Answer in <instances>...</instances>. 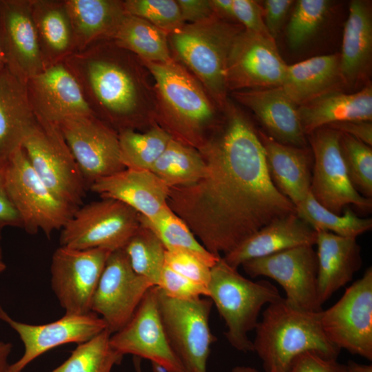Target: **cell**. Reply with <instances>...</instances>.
Segmentation results:
<instances>
[{
    "instance_id": "cell-1",
    "label": "cell",
    "mask_w": 372,
    "mask_h": 372,
    "mask_svg": "<svg viewBox=\"0 0 372 372\" xmlns=\"http://www.w3.org/2000/svg\"><path fill=\"white\" fill-rule=\"evenodd\" d=\"M222 113L198 149L205 164L203 176L169 188L167 201L203 246L220 257L273 220L296 214L271 180L251 121L229 99Z\"/></svg>"
},
{
    "instance_id": "cell-2",
    "label": "cell",
    "mask_w": 372,
    "mask_h": 372,
    "mask_svg": "<svg viewBox=\"0 0 372 372\" xmlns=\"http://www.w3.org/2000/svg\"><path fill=\"white\" fill-rule=\"evenodd\" d=\"M92 112L118 132L156 124L152 75L141 60L112 40L96 42L63 61Z\"/></svg>"
},
{
    "instance_id": "cell-3",
    "label": "cell",
    "mask_w": 372,
    "mask_h": 372,
    "mask_svg": "<svg viewBox=\"0 0 372 372\" xmlns=\"http://www.w3.org/2000/svg\"><path fill=\"white\" fill-rule=\"evenodd\" d=\"M142 62L154 81L156 123L174 139L198 149L219 123V108L196 78L175 59Z\"/></svg>"
},
{
    "instance_id": "cell-4",
    "label": "cell",
    "mask_w": 372,
    "mask_h": 372,
    "mask_svg": "<svg viewBox=\"0 0 372 372\" xmlns=\"http://www.w3.org/2000/svg\"><path fill=\"white\" fill-rule=\"evenodd\" d=\"M320 313L295 309L284 298L269 304L255 329L253 342L254 352L265 372H289L293 359L307 351L338 358L340 349L326 337Z\"/></svg>"
},
{
    "instance_id": "cell-5",
    "label": "cell",
    "mask_w": 372,
    "mask_h": 372,
    "mask_svg": "<svg viewBox=\"0 0 372 372\" xmlns=\"http://www.w3.org/2000/svg\"><path fill=\"white\" fill-rule=\"evenodd\" d=\"M242 26L215 14L194 23H185L168 36L172 56L201 83L220 111L229 99L226 85L228 55Z\"/></svg>"
},
{
    "instance_id": "cell-6",
    "label": "cell",
    "mask_w": 372,
    "mask_h": 372,
    "mask_svg": "<svg viewBox=\"0 0 372 372\" xmlns=\"http://www.w3.org/2000/svg\"><path fill=\"white\" fill-rule=\"evenodd\" d=\"M208 298L224 320L225 335L236 349L254 351L248 333L256 329L262 307L281 299L278 289L270 282H254L238 273L220 258L211 269Z\"/></svg>"
},
{
    "instance_id": "cell-7",
    "label": "cell",
    "mask_w": 372,
    "mask_h": 372,
    "mask_svg": "<svg viewBox=\"0 0 372 372\" xmlns=\"http://www.w3.org/2000/svg\"><path fill=\"white\" fill-rule=\"evenodd\" d=\"M6 183L22 229L29 234L42 231L49 238L61 230L78 208L60 200L42 182L22 147L7 158Z\"/></svg>"
},
{
    "instance_id": "cell-8",
    "label": "cell",
    "mask_w": 372,
    "mask_h": 372,
    "mask_svg": "<svg viewBox=\"0 0 372 372\" xmlns=\"http://www.w3.org/2000/svg\"><path fill=\"white\" fill-rule=\"evenodd\" d=\"M21 147L37 176L56 197L76 207L82 205L87 185L56 124L37 119Z\"/></svg>"
},
{
    "instance_id": "cell-9",
    "label": "cell",
    "mask_w": 372,
    "mask_h": 372,
    "mask_svg": "<svg viewBox=\"0 0 372 372\" xmlns=\"http://www.w3.org/2000/svg\"><path fill=\"white\" fill-rule=\"evenodd\" d=\"M157 288L161 320L176 355L186 372H207L211 345L216 341L209 323L211 300L174 299Z\"/></svg>"
},
{
    "instance_id": "cell-10",
    "label": "cell",
    "mask_w": 372,
    "mask_h": 372,
    "mask_svg": "<svg viewBox=\"0 0 372 372\" xmlns=\"http://www.w3.org/2000/svg\"><path fill=\"white\" fill-rule=\"evenodd\" d=\"M140 226L139 214L127 205L102 198L79 207L61 230L60 246L75 249H123Z\"/></svg>"
},
{
    "instance_id": "cell-11",
    "label": "cell",
    "mask_w": 372,
    "mask_h": 372,
    "mask_svg": "<svg viewBox=\"0 0 372 372\" xmlns=\"http://www.w3.org/2000/svg\"><path fill=\"white\" fill-rule=\"evenodd\" d=\"M340 134L322 127L308 135L313 154L310 192L318 203L336 214H342L349 205L369 213L372 199L360 194L350 181L341 152Z\"/></svg>"
},
{
    "instance_id": "cell-12",
    "label": "cell",
    "mask_w": 372,
    "mask_h": 372,
    "mask_svg": "<svg viewBox=\"0 0 372 372\" xmlns=\"http://www.w3.org/2000/svg\"><path fill=\"white\" fill-rule=\"evenodd\" d=\"M322 330L336 347L372 360V268L346 289L333 306L320 313Z\"/></svg>"
},
{
    "instance_id": "cell-13",
    "label": "cell",
    "mask_w": 372,
    "mask_h": 372,
    "mask_svg": "<svg viewBox=\"0 0 372 372\" xmlns=\"http://www.w3.org/2000/svg\"><path fill=\"white\" fill-rule=\"evenodd\" d=\"M81 172L87 187L124 169L118 132L93 114L56 123Z\"/></svg>"
},
{
    "instance_id": "cell-14",
    "label": "cell",
    "mask_w": 372,
    "mask_h": 372,
    "mask_svg": "<svg viewBox=\"0 0 372 372\" xmlns=\"http://www.w3.org/2000/svg\"><path fill=\"white\" fill-rule=\"evenodd\" d=\"M252 278L266 276L284 289L286 302L295 309L313 313L322 311L318 295V260L313 246L302 245L244 262Z\"/></svg>"
},
{
    "instance_id": "cell-15",
    "label": "cell",
    "mask_w": 372,
    "mask_h": 372,
    "mask_svg": "<svg viewBox=\"0 0 372 372\" xmlns=\"http://www.w3.org/2000/svg\"><path fill=\"white\" fill-rule=\"evenodd\" d=\"M104 248L75 249L59 246L50 265L51 287L65 314L91 312V303L106 261Z\"/></svg>"
},
{
    "instance_id": "cell-16",
    "label": "cell",
    "mask_w": 372,
    "mask_h": 372,
    "mask_svg": "<svg viewBox=\"0 0 372 372\" xmlns=\"http://www.w3.org/2000/svg\"><path fill=\"white\" fill-rule=\"evenodd\" d=\"M276 40L245 30L231 45L226 67L228 92L282 86L287 68Z\"/></svg>"
},
{
    "instance_id": "cell-17",
    "label": "cell",
    "mask_w": 372,
    "mask_h": 372,
    "mask_svg": "<svg viewBox=\"0 0 372 372\" xmlns=\"http://www.w3.org/2000/svg\"><path fill=\"white\" fill-rule=\"evenodd\" d=\"M153 286L132 269L123 249L110 254L91 303L112 333L120 331L133 316Z\"/></svg>"
},
{
    "instance_id": "cell-18",
    "label": "cell",
    "mask_w": 372,
    "mask_h": 372,
    "mask_svg": "<svg viewBox=\"0 0 372 372\" xmlns=\"http://www.w3.org/2000/svg\"><path fill=\"white\" fill-rule=\"evenodd\" d=\"M110 342L123 355L149 360L167 372H186L165 333L156 286L149 289L126 325L111 335Z\"/></svg>"
},
{
    "instance_id": "cell-19",
    "label": "cell",
    "mask_w": 372,
    "mask_h": 372,
    "mask_svg": "<svg viewBox=\"0 0 372 372\" xmlns=\"http://www.w3.org/2000/svg\"><path fill=\"white\" fill-rule=\"evenodd\" d=\"M0 320L19 335L23 344L22 356L10 364L9 372H21L34 360L52 349L68 343L81 344L107 329L97 314H65L47 324H30L13 319L0 304Z\"/></svg>"
},
{
    "instance_id": "cell-20",
    "label": "cell",
    "mask_w": 372,
    "mask_h": 372,
    "mask_svg": "<svg viewBox=\"0 0 372 372\" xmlns=\"http://www.w3.org/2000/svg\"><path fill=\"white\" fill-rule=\"evenodd\" d=\"M0 44L5 65L23 82L45 68L32 0L0 1Z\"/></svg>"
},
{
    "instance_id": "cell-21",
    "label": "cell",
    "mask_w": 372,
    "mask_h": 372,
    "mask_svg": "<svg viewBox=\"0 0 372 372\" xmlns=\"http://www.w3.org/2000/svg\"><path fill=\"white\" fill-rule=\"evenodd\" d=\"M26 87L37 119L56 124L70 116L93 114L63 62L45 68L27 81Z\"/></svg>"
},
{
    "instance_id": "cell-22",
    "label": "cell",
    "mask_w": 372,
    "mask_h": 372,
    "mask_svg": "<svg viewBox=\"0 0 372 372\" xmlns=\"http://www.w3.org/2000/svg\"><path fill=\"white\" fill-rule=\"evenodd\" d=\"M240 104L251 110L267 134L275 141L299 147H307L300 121L298 105L282 86L231 92Z\"/></svg>"
},
{
    "instance_id": "cell-23",
    "label": "cell",
    "mask_w": 372,
    "mask_h": 372,
    "mask_svg": "<svg viewBox=\"0 0 372 372\" xmlns=\"http://www.w3.org/2000/svg\"><path fill=\"white\" fill-rule=\"evenodd\" d=\"M89 189L102 198L120 201L150 219L167 205L168 187L149 170L125 168L94 182Z\"/></svg>"
},
{
    "instance_id": "cell-24",
    "label": "cell",
    "mask_w": 372,
    "mask_h": 372,
    "mask_svg": "<svg viewBox=\"0 0 372 372\" xmlns=\"http://www.w3.org/2000/svg\"><path fill=\"white\" fill-rule=\"evenodd\" d=\"M316 240L317 231L297 214H291L263 227L222 258L237 269L252 259L299 246H313Z\"/></svg>"
},
{
    "instance_id": "cell-25",
    "label": "cell",
    "mask_w": 372,
    "mask_h": 372,
    "mask_svg": "<svg viewBox=\"0 0 372 372\" xmlns=\"http://www.w3.org/2000/svg\"><path fill=\"white\" fill-rule=\"evenodd\" d=\"M258 134L272 183L297 207L310 192L312 153L307 147L280 143L262 131Z\"/></svg>"
},
{
    "instance_id": "cell-26",
    "label": "cell",
    "mask_w": 372,
    "mask_h": 372,
    "mask_svg": "<svg viewBox=\"0 0 372 372\" xmlns=\"http://www.w3.org/2000/svg\"><path fill=\"white\" fill-rule=\"evenodd\" d=\"M318 295L322 305L353 279L362 265L361 248L355 238L316 231Z\"/></svg>"
},
{
    "instance_id": "cell-27",
    "label": "cell",
    "mask_w": 372,
    "mask_h": 372,
    "mask_svg": "<svg viewBox=\"0 0 372 372\" xmlns=\"http://www.w3.org/2000/svg\"><path fill=\"white\" fill-rule=\"evenodd\" d=\"M37 121L26 83L4 65L0 70V158L21 147Z\"/></svg>"
},
{
    "instance_id": "cell-28",
    "label": "cell",
    "mask_w": 372,
    "mask_h": 372,
    "mask_svg": "<svg viewBox=\"0 0 372 372\" xmlns=\"http://www.w3.org/2000/svg\"><path fill=\"white\" fill-rule=\"evenodd\" d=\"M302 128L306 136L316 130L345 121H371L372 86L352 94L338 90L326 92L298 106Z\"/></svg>"
},
{
    "instance_id": "cell-29",
    "label": "cell",
    "mask_w": 372,
    "mask_h": 372,
    "mask_svg": "<svg viewBox=\"0 0 372 372\" xmlns=\"http://www.w3.org/2000/svg\"><path fill=\"white\" fill-rule=\"evenodd\" d=\"M372 55V16L369 3L363 0L350 2L345 22L340 68L343 83L353 85L369 71Z\"/></svg>"
},
{
    "instance_id": "cell-30",
    "label": "cell",
    "mask_w": 372,
    "mask_h": 372,
    "mask_svg": "<svg viewBox=\"0 0 372 372\" xmlns=\"http://www.w3.org/2000/svg\"><path fill=\"white\" fill-rule=\"evenodd\" d=\"M73 30L75 52L112 40L126 12L123 1L65 0Z\"/></svg>"
},
{
    "instance_id": "cell-31",
    "label": "cell",
    "mask_w": 372,
    "mask_h": 372,
    "mask_svg": "<svg viewBox=\"0 0 372 372\" xmlns=\"http://www.w3.org/2000/svg\"><path fill=\"white\" fill-rule=\"evenodd\" d=\"M32 12L45 68L63 62L75 52L65 0H32Z\"/></svg>"
},
{
    "instance_id": "cell-32",
    "label": "cell",
    "mask_w": 372,
    "mask_h": 372,
    "mask_svg": "<svg viewBox=\"0 0 372 372\" xmlns=\"http://www.w3.org/2000/svg\"><path fill=\"white\" fill-rule=\"evenodd\" d=\"M340 54L316 56L287 65L282 85L287 95L299 106L344 84Z\"/></svg>"
},
{
    "instance_id": "cell-33",
    "label": "cell",
    "mask_w": 372,
    "mask_h": 372,
    "mask_svg": "<svg viewBox=\"0 0 372 372\" xmlns=\"http://www.w3.org/2000/svg\"><path fill=\"white\" fill-rule=\"evenodd\" d=\"M168 36L147 21L126 13L112 40L142 61L167 63L173 59Z\"/></svg>"
},
{
    "instance_id": "cell-34",
    "label": "cell",
    "mask_w": 372,
    "mask_h": 372,
    "mask_svg": "<svg viewBox=\"0 0 372 372\" xmlns=\"http://www.w3.org/2000/svg\"><path fill=\"white\" fill-rule=\"evenodd\" d=\"M205 169L197 149L172 138L149 171L171 188L196 183L203 176Z\"/></svg>"
},
{
    "instance_id": "cell-35",
    "label": "cell",
    "mask_w": 372,
    "mask_h": 372,
    "mask_svg": "<svg viewBox=\"0 0 372 372\" xmlns=\"http://www.w3.org/2000/svg\"><path fill=\"white\" fill-rule=\"evenodd\" d=\"M140 224L148 228L162 242L166 250L190 251L213 267L220 259L208 251L198 240L187 224L167 205L152 218L139 214Z\"/></svg>"
},
{
    "instance_id": "cell-36",
    "label": "cell",
    "mask_w": 372,
    "mask_h": 372,
    "mask_svg": "<svg viewBox=\"0 0 372 372\" xmlns=\"http://www.w3.org/2000/svg\"><path fill=\"white\" fill-rule=\"evenodd\" d=\"M118 134L121 161L133 169L150 170L173 138L156 124L143 133L126 129Z\"/></svg>"
},
{
    "instance_id": "cell-37",
    "label": "cell",
    "mask_w": 372,
    "mask_h": 372,
    "mask_svg": "<svg viewBox=\"0 0 372 372\" xmlns=\"http://www.w3.org/2000/svg\"><path fill=\"white\" fill-rule=\"evenodd\" d=\"M296 209L297 215L316 231L356 238L372 228L371 218H360L349 207L336 214L318 203L311 192Z\"/></svg>"
},
{
    "instance_id": "cell-38",
    "label": "cell",
    "mask_w": 372,
    "mask_h": 372,
    "mask_svg": "<svg viewBox=\"0 0 372 372\" xmlns=\"http://www.w3.org/2000/svg\"><path fill=\"white\" fill-rule=\"evenodd\" d=\"M111 335L106 329L91 339L78 344L70 357L50 372H111L123 357L112 347Z\"/></svg>"
},
{
    "instance_id": "cell-39",
    "label": "cell",
    "mask_w": 372,
    "mask_h": 372,
    "mask_svg": "<svg viewBox=\"0 0 372 372\" xmlns=\"http://www.w3.org/2000/svg\"><path fill=\"white\" fill-rule=\"evenodd\" d=\"M123 250L133 271L157 286L165 266V248L154 233L140 224Z\"/></svg>"
},
{
    "instance_id": "cell-40",
    "label": "cell",
    "mask_w": 372,
    "mask_h": 372,
    "mask_svg": "<svg viewBox=\"0 0 372 372\" xmlns=\"http://www.w3.org/2000/svg\"><path fill=\"white\" fill-rule=\"evenodd\" d=\"M328 0H298L286 28V39L291 49L307 43L316 34L330 10Z\"/></svg>"
},
{
    "instance_id": "cell-41",
    "label": "cell",
    "mask_w": 372,
    "mask_h": 372,
    "mask_svg": "<svg viewBox=\"0 0 372 372\" xmlns=\"http://www.w3.org/2000/svg\"><path fill=\"white\" fill-rule=\"evenodd\" d=\"M340 133L341 152L350 181L360 194L372 199L371 147Z\"/></svg>"
},
{
    "instance_id": "cell-42",
    "label": "cell",
    "mask_w": 372,
    "mask_h": 372,
    "mask_svg": "<svg viewBox=\"0 0 372 372\" xmlns=\"http://www.w3.org/2000/svg\"><path fill=\"white\" fill-rule=\"evenodd\" d=\"M127 14L143 19L169 35L185 24L176 0H125Z\"/></svg>"
},
{
    "instance_id": "cell-43",
    "label": "cell",
    "mask_w": 372,
    "mask_h": 372,
    "mask_svg": "<svg viewBox=\"0 0 372 372\" xmlns=\"http://www.w3.org/2000/svg\"><path fill=\"white\" fill-rule=\"evenodd\" d=\"M165 265L208 290L212 267L196 254L182 249H165Z\"/></svg>"
},
{
    "instance_id": "cell-44",
    "label": "cell",
    "mask_w": 372,
    "mask_h": 372,
    "mask_svg": "<svg viewBox=\"0 0 372 372\" xmlns=\"http://www.w3.org/2000/svg\"><path fill=\"white\" fill-rule=\"evenodd\" d=\"M156 287L165 295L174 299L187 300L208 297L206 288L175 272L165 265Z\"/></svg>"
},
{
    "instance_id": "cell-45",
    "label": "cell",
    "mask_w": 372,
    "mask_h": 372,
    "mask_svg": "<svg viewBox=\"0 0 372 372\" xmlns=\"http://www.w3.org/2000/svg\"><path fill=\"white\" fill-rule=\"evenodd\" d=\"M233 11L234 21L245 30L271 38L265 24L262 6L258 1L233 0Z\"/></svg>"
},
{
    "instance_id": "cell-46",
    "label": "cell",
    "mask_w": 372,
    "mask_h": 372,
    "mask_svg": "<svg viewBox=\"0 0 372 372\" xmlns=\"http://www.w3.org/2000/svg\"><path fill=\"white\" fill-rule=\"evenodd\" d=\"M289 372H349L347 364L337 359H329L312 351H307L295 357Z\"/></svg>"
},
{
    "instance_id": "cell-47",
    "label": "cell",
    "mask_w": 372,
    "mask_h": 372,
    "mask_svg": "<svg viewBox=\"0 0 372 372\" xmlns=\"http://www.w3.org/2000/svg\"><path fill=\"white\" fill-rule=\"evenodd\" d=\"M293 3L291 0H265L263 1V19L267 30L276 40Z\"/></svg>"
},
{
    "instance_id": "cell-48",
    "label": "cell",
    "mask_w": 372,
    "mask_h": 372,
    "mask_svg": "<svg viewBox=\"0 0 372 372\" xmlns=\"http://www.w3.org/2000/svg\"><path fill=\"white\" fill-rule=\"evenodd\" d=\"M7 158H0V223L4 227L22 228L21 218L7 192L6 183Z\"/></svg>"
},
{
    "instance_id": "cell-49",
    "label": "cell",
    "mask_w": 372,
    "mask_h": 372,
    "mask_svg": "<svg viewBox=\"0 0 372 372\" xmlns=\"http://www.w3.org/2000/svg\"><path fill=\"white\" fill-rule=\"evenodd\" d=\"M176 2L185 23L200 22L214 14L210 0H176Z\"/></svg>"
},
{
    "instance_id": "cell-50",
    "label": "cell",
    "mask_w": 372,
    "mask_h": 372,
    "mask_svg": "<svg viewBox=\"0 0 372 372\" xmlns=\"http://www.w3.org/2000/svg\"><path fill=\"white\" fill-rule=\"evenodd\" d=\"M326 127L350 135L371 147L372 145L371 121H345L331 124Z\"/></svg>"
},
{
    "instance_id": "cell-51",
    "label": "cell",
    "mask_w": 372,
    "mask_h": 372,
    "mask_svg": "<svg viewBox=\"0 0 372 372\" xmlns=\"http://www.w3.org/2000/svg\"><path fill=\"white\" fill-rule=\"evenodd\" d=\"M210 3L216 15L229 21H234L233 0H210Z\"/></svg>"
},
{
    "instance_id": "cell-52",
    "label": "cell",
    "mask_w": 372,
    "mask_h": 372,
    "mask_svg": "<svg viewBox=\"0 0 372 372\" xmlns=\"http://www.w3.org/2000/svg\"><path fill=\"white\" fill-rule=\"evenodd\" d=\"M12 350L10 342L0 340V372H9V358Z\"/></svg>"
},
{
    "instance_id": "cell-53",
    "label": "cell",
    "mask_w": 372,
    "mask_h": 372,
    "mask_svg": "<svg viewBox=\"0 0 372 372\" xmlns=\"http://www.w3.org/2000/svg\"><path fill=\"white\" fill-rule=\"evenodd\" d=\"M346 364L349 372H372L371 364H365L349 360Z\"/></svg>"
},
{
    "instance_id": "cell-54",
    "label": "cell",
    "mask_w": 372,
    "mask_h": 372,
    "mask_svg": "<svg viewBox=\"0 0 372 372\" xmlns=\"http://www.w3.org/2000/svg\"><path fill=\"white\" fill-rule=\"evenodd\" d=\"M133 360H134V366L136 372H142L141 365V358L134 357ZM152 368H153L154 372H167V371H165V369H163V368H161V366L155 364H152Z\"/></svg>"
},
{
    "instance_id": "cell-55",
    "label": "cell",
    "mask_w": 372,
    "mask_h": 372,
    "mask_svg": "<svg viewBox=\"0 0 372 372\" xmlns=\"http://www.w3.org/2000/svg\"><path fill=\"white\" fill-rule=\"evenodd\" d=\"M231 372H260L257 369L250 366H237L233 368Z\"/></svg>"
},
{
    "instance_id": "cell-56",
    "label": "cell",
    "mask_w": 372,
    "mask_h": 372,
    "mask_svg": "<svg viewBox=\"0 0 372 372\" xmlns=\"http://www.w3.org/2000/svg\"><path fill=\"white\" fill-rule=\"evenodd\" d=\"M4 227L0 223V262L3 261V249L1 245L2 231Z\"/></svg>"
},
{
    "instance_id": "cell-57",
    "label": "cell",
    "mask_w": 372,
    "mask_h": 372,
    "mask_svg": "<svg viewBox=\"0 0 372 372\" xmlns=\"http://www.w3.org/2000/svg\"><path fill=\"white\" fill-rule=\"evenodd\" d=\"M6 269V265L3 261L0 262V274Z\"/></svg>"
},
{
    "instance_id": "cell-58",
    "label": "cell",
    "mask_w": 372,
    "mask_h": 372,
    "mask_svg": "<svg viewBox=\"0 0 372 372\" xmlns=\"http://www.w3.org/2000/svg\"><path fill=\"white\" fill-rule=\"evenodd\" d=\"M5 65V62L3 59H0V70Z\"/></svg>"
},
{
    "instance_id": "cell-59",
    "label": "cell",
    "mask_w": 372,
    "mask_h": 372,
    "mask_svg": "<svg viewBox=\"0 0 372 372\" xmlns=\"http://www.w3.org/2000/svg\"><path fill=\"white\" fill-rule=\"evenodd\" d=\"M0 59H3L4 61L3 52H2V50H1V44H0Z\"/></svg>"
}]
</instances>
